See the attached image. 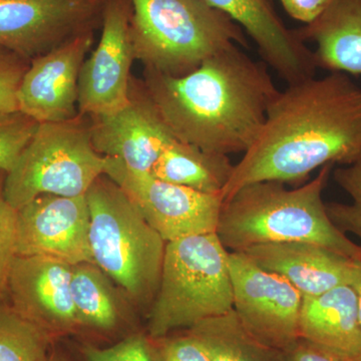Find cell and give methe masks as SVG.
<instances>
[{
    "instance_id": "1",
    "label": "cell",
    "mask_w": 361,
    "mask_h": 361,
    "mask_svg": "<svg viewBox=\"0 0 361 361\" xmlns=\"http://www.w3.org/2000/svg\"><path fill=\"white\" fill-rule=\"evenodd\" d=\"M360 160V85L342 73L306 78L279 90L222 196L226 200L252 183L301 186L316 169Z\"/></svg>"
},
{
    "instance_id": "2",
    "label": "cell",
    "mask_w": 361,
    "mask_h": 361,
    "mask_svg": "<svg viewBox=\"0 0 361 361\" xmlns=\"http://www.w3.org/2000/svg\"><path fill=\"white\" fill-rule=\"evenodd\" d=\"M268 68L233 44L182 77L146 68L144 87L176 139L213 153L244 154L279 92Z\"/></svg>"
},
{
    "instance_id": "3",
    "label": "cell",
    "mask_w": 361,
    "mask_h": 361,
    "mask_svg": "<svg viewBox=\"0 0 361 361\" xmlns=\"http://www.w3.org/2000/svg\"><path fill=\"white\" fill-rule=\"evenodd\" d=\"M334 164L320 169L305 184L287 189L279 182H257L240 188L224 200L216 234L226 249L284 242H307L353 260L361 259V246L329 219L323 191Z\"/></svg>"
},
{
    "instance_id": "4",
    "label": "cell",
    "mask_w": 361,
    "mask_h": 361,
    "mask_svg": "<svg viewBox=\"0 0 361 361\" xmlns=\"http://www.w3.org/2000/svg\"><path fill=\"white\" fill-rule=\"evenodd\" d=\"M135 59L182 77L233 44L248 47L243 28L204 0H130Z\"/></svg>"
},
{
    "instance_id": "5",
    "label": "cell",
    "mask_w": 361,
    "mask_h": 361,
    "mask_svg": "<svg viewBox=\"0 0 361 361\" xmlns=\"http://www.w3.org/2000/svg\"><path fill=\"white\" fill-rule=\"evenodd\" d=\"M85 198L94 264L135 302L153 303L160 285L166 242L108 176L97 178Z\"/></svg>"
},
{
    "instance_id": "6",
    "label": "cell",
    "mask_w": 361,
    "mask_h": 361,
    "mask_svg": "<svg viewBox=\"0 0 361 361\" xmlns=\"http://www.w3.org/2000/svg\"><path fill=\"white\" fill-rule=\"evenodd\" d=\"M233 310L229 251L216 233L166 243L160 285L149 310L153 341Z\"/></svg>"
},
{
    "instance_id": "7",
    "label": "cell",
    "mask_w": 361,
    "mask_h": 361,
    "mask_svg": "<svg viewBox=\"0 0 361 361\" xmlns=\"http://www.w3.org/2000/svg\"><path fill=\"white\" fill-rule=\"evenodd\" d=\"M39 123L4 180V196L14 209L42 195H85L106 174V157L92 142L90 121Z\"/></svg>"
},
{
    "instance_id": "8",
    "label": "cell",
    "mask_w": 361,
    "mask_h": 361,
    "mask_svg": "<svg viewBox=\"0 0 361 361\" xmlns=\"http://www.w3.org/2000/svg\"><path fill=\"white\" fill-rule=\"evenodd\" d=\"M108 159L106 174L122 189L166 243L217 231L224 198L164 182Z\"/></svg>"
},
{
    "instance_id": "9",
    "label": "cell",
    "mask_w": 361,
    "mask_h": 361,
    "mask_svg": "<svg viewBox=\"0 0 361 361\" xmlns=\"http://www.w3.org/2000/svg\"><path fill=\"white\" fill-rule=\"evenodd\" d=\"M233 310L263 345L278 353L299 338L302 296L287 280L259 267L243 252H229Z\"/></svg>"
},
{
    "instance_id": "10",
    "label": "cell",
    "mask_w": 361,
    "mask_h": 361,
    "mask_svg": "<svg viewBox=\"0 0 361 361\" xmlns=\"http://www.w3.org/2000/svg\"><path fill=\"white\" fill-rule=\"evenodd\" d=\"M130 0H106L99 42L78 77L80 115L101 116L122 110L130 99V68L135 59Z\"/></svg>"
},
{
    "instance_id": "11",
    "label": "cell",
    "mask_w": 361,
    "mask_h": 361,
    "mask_svg": "<svg viewBox=\"0 0 361 361\" xmlns=\"http://www.w3.org/2000/svg\"><path fill=\"white\" fill-rule=\"evenodd\" d=\"M106 0H0V47L25 59L94 30Z\"/></svg>"
},
{
    "instance_id": "12",
    "label": "cell",
    "mask_w": 361,
    "mask_h": 361,
    "mask_svg": "<svg viewBox=\"0 0 361 361\" xmlns=\"http://www.w3.org/2000/svg\"><path fill=\"white\" fill-rule=\"evenodd\" d=\"M85 195H42L18 210L16 256H44L71 266L94 263Z\"/></svg>"
},
{
    "instance_id": "13",
    "label": "cell",
    "mask_w": 361,
    "mask_h": 361,
    "mask_svg": "<svg viewBox=\"0 0 361 361\" xmlns=\"http://www.w3.org/2000/svg\"><path fill=\"white\" fill-rule=\"evenodd\" d=\"M92 44L87 30L32 59L18 89L20 111L39 123L77 118L78 77Z\"/></svg>"
},
{
    "instance_id": "14",
    "label": "cell",
    "mask_w": 361,
    "mask_h": 361,
    "mask_svg": "<svg viewBox=\"0 0 361 361\" xmlns=\"http://www.w3.org/2000/svg\"><path fill=\"white\" fill-rule=\"evenodd\" d=\"M71 280L68 263L44 256H16L7 298L18 314L56 338L80 329Z\"/></svg>"
},
{
    "instance_id": "15",
    "label": "cell",
    "mask_w": 361,
    "mask_h": 361,
    "mask_svg": "<svg viewBox=\"0 0 361 361\" xmlns=\"http://www.w3.org/2000/svg\"><path fill=\"white\" fill-rule=\"evenodd\" d=\"M90 135L97 153L122 161L129 170L149 173L176 139L145 87L130 89V103L108 116H90Z\"/></svg>"
},
{
    "instance_id": "16",
    "label": "cell",
    "mask_w": 361,
    "mask_h": 361,
    "mask_svg": "<svg viewBox=\"0 0 361 361\" xmlns=\"http://www.w3.org/2000/svg\"><path fill=\"white\" fill-rule=\"evenodd\" d=\"M229 16L257 45L263 61L287 82L315 77L314 54L289 30L270 0H204Z\"/></svg>"
},
{
    "instance_id": "17",
    "label": "cell",
    "mask_w": 361,
    "mask_h": 361,
    "mask_svg": "<svg viewBox=\"0 0 361 361\" xmlns=\"http://www.w3.org/2000/svg\"><path fill=\"white\" fill-rule=\"evenodd\" d=\"M263 269L283 277L302 298L350 284L353 259L307 242H284L243 251Z\"/></svg>"
},
{
    "instance_id": "18",
    "label": "cell",
    "mask_w": 361,
    "mask_h": 361,
    "mask_svg": "<svg viewBox=\"0 0 361 361\" xmlns=\"http://www.w3.org/2000/svg\"><path fill=\"white\" fill-rule=\"evenodd\" d=\"M294 32L315 44L317 68L361 75V0H331L317 20Z\"/></svg>"
},
{
    "instance_id": "19",
    "label": "cell",
    "mask_w": 361,
    "mask_h": 361,
    "mask_svg": "<svg viewBox=\"0 0 361 361\" xmlns=\"http://www.w3.org/2000/svg\"><path fill=\"white\" fill-rule=\"evenodd\" d=\"M299 336L356 358L361 350V326L353 287L341 285L319 295L304 297Z\"/></svg>"
},
{
    "instance_id": "20",
    "label": "cell",
    "mask_w": 361,
    "mask_h": 361,
    "mask_svg": "<svg viewBox=\"0 0 361 361\" xmlns=\"http://www.w3.org/2000/svg\"><path fill=\"white\" fill-rule=\"evenodd\" d=\"M233 170L234 165L229 156L175 140L159 157L149 174L202 193L222 195Z\"/></svg>"
},
{
    "instance_id": "21",
    "label": "cell",
    "mask_w": 361,
    "mask_h": 361,
    "mask_svg": "<svg viewBox=\"0 0 361 361\" xmlns=\"http://www.w3.org/2000/svg\"><path fill=\"white\" fill-rule=\"evenodd\" d=\"M71 291L80 329L110 334L120 326L118 299L99 266L87 262L71 266Z\"/></svg>"
},
{
    "instance_id": "22",
    "label": "cell",
    "mask_w": 361,
    "mask_h": 361,
    "mask_svg": "<svg viewBox=\"0 0 361 361\" xmlns=\"http://www.w3.org/2000/svg\"><path fill=\"white\" fill-rule=\"evenodd\" d=\"M211 361H279V353L259 342L243 326L234 310L187 329Z\"/></svg>"
},
{
    "instance_id": "23",
    "label": "cell",
    "mask_w": 361,
    "mask_h": 361,
    "mask_svg": "<svg viewBox=\"0 0 361 361\" xmlns=\"http://www.w3.org/2000/svg\"><path fill=\"white\" fill-rule=\"evenodd\" d=\"M54 339L0 300V361H47Z\"/></svg>"
},
{
    "instance_id": "24",
    "label": "cell",
    "mask_w": 361,
    "mask_h": 361,
    "mask_svg": "<svg viewBox=\"0 0 361 361\" xmlns=\"http://www.w3.org/2000/svg\"><path fill=\"white\" fill-rule=\"evenodd\" d=\"M334 179L349 195L351 203H325L329 219L342 233H353L361 240V160L336 169Z\"/></svg>"
},
{
    "instance_id": "25",
    "label": "cell",
    "mask_w": 361,
    "mask_h": 361,
    "mask_svg": "<svg viewBox=\"0 0 361 361\" xmlns=\"http://www.w3.org/2000/svg\"><path fill=\"white\" fill-rule=\"evenodd\" d=\"M39 126L20 111L0 114V170L7 174L13 168Z\"/></svg>"
},
{
    "instance_id": "26",
    "label": "cell",
    "mask_w": 361,
    "mask_h": 361,
    "mask_svg": "<svg viewBox=\"0 0 361 361\" xmlns=\"http://www.w3.org/2000/svg\"><path fill=\"white\" fill-rule=\"evenodd\" d=\"M6 173L0 170V300H6L8 294V279L16 257V230L18 210L7 202L4 196Z\"/></svg>"
},
{
    "instance_id": "27",
    "label": "cell",
    "mask_w": 361,
    "mask_h": 361,
    "mask_svg": "<svg viewBox=\"0 0 361 361\" xmlns=\"http://www.w3.org/2000/svg\"><path fill=\"white\" fill-rule=\"evenodd\" d=\"M80 351L85 361H160L149 338L142 334H130L110 348L85 344Z\"/></svg>"
},
{
    "instance_id": "28",
    "label": "cell",
    "mask_w": 361,
    "mask_h": 361,
    "mask_svg": "<svg viewBox=\"0 0 361 361\" xmlns=\"http://www.w3.org/2000/svg\"><path fill=\"white\" fill-rule=\"evenodd\" d=\"M27 59L0 47V114L20 111L18 92Z\"/></svg>"
},
{
    "instance_id": "29",
    "label": "cell",
    "mask_w": 361,
    "mask_h": 361,
    "mask_svg": "<svg viewBox=\"0 0 361 361\" xmlns=\"http://www.w3.org/2000/svg\"><path fill=\"white\" fill-rule=\"evenodd\" d=\"M160 361H211L205 349L191 334H186L174 338L159 339Z\"/></svg>"
},
{
    "instance_id": "30",
    "label": "cell",
    "mask_w": 361,
    "mask_h": 361,
    "mask_svg": "<svg viewBox=\"0 0 361 361\" xmlns=\"http://www.w3.org/2000/svg\"><path fill=\"white\" fill-rule=\"evenodd\" d=\"M279 361H356L355 357L325 348L306 339L298 341L286 350L279 353Z\"/></svg>"
},
{
    "instance_id": "31",
    "label": "cell",
    "mask_w": 361,
    "mask_h": 361,
    "mask_svg": "<svg viewBox=\"0 0 361 361\" xmlns=\"http://www.w3.org/2000/svg\"><path fill=\"white\" fill-rule=\"evenodd\" d=\"M283 8L294 20L310 25L329 7L331 0H280Z\"/></svg>"
},
{
    "instance_id": "32",
    "label": "cell",
    "mask_w": 361,
    "mask_h": 361,
    "mask_svg": "<svg viewBox=\"0 0 361 361\" xmlns=\"http://www.w3.org/2000/svg\"><path fill=\"white\" fill-rule=\"evenodd\" d=\"M349 286L353 287L357 299L358 318L361 326V259L353 261V269H351V280Z\"/></svg>"
},
{
    "instance_id": "33",
    "label": "cell",
    "mask_w": 361,
    "mask_h": 361,
    "mask_svg": "<svg viewBox=\"0 0 361 361\" xmlns=\"http://www.w3.org/2000/svg\"><path fill=\"white\" fill-rule=\"evenodd\" d=\"M47 361H66L63 356L59 355H56V353H52L51 355H49V358H47Z\"/></svg>"
},
{
    "instance_id": "34",
    "label": "cell",
    "mask_w": 361,
    "mask_h": 361,
    "mask_svg": "<svg viewBox=\"0 0 361 361\" xmlns=\"http://www.w3.org/2000/svg\"><path fill=\"white\" fill-rule=\"evenodd\" d=\"M355 360H356V361H361V350H360V355L356 356Z\"/></svg>"
}]
</instances>
